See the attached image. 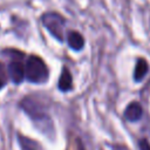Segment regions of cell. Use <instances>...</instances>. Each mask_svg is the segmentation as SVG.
I'll return each mask as SVG.
<instances>
[{
	"mask_svg": "<svg viewBox=\"0 0 150 150\" xmlns=\"http://www.w3.org/2000/svg\"><path fill=\"white\" fill-rule=\"evenodd\" d=\"M48 76L49 70L45 61L36 55L28 56L25 62V77L32 83H45Z\"/></svg>",
	"mask_w": 150,
	"mask_h": 150,
	"instance_id": "obj_2",
	"label": "cell"
},
{
	"mask_svg": "<svg viewBox=\"0 0 150 150\" xmlns=\"http://www.w3.org/2000/svg\"><path fill=\"white\" fill-rule=\"evenodd\" d=\"M19 143H20L22 150H38L39 149L38 144L34 141H32L30 138L22 136V135H19Z\"/></svg>",
	"mask_w": 150,
	"mask_h": 150,
	"instance_id": "obj_9",
	"label": "cell"
},
{
	"mask_svg": "<svg viewBox=\"0 0 150 150\" xmlns=\"http://www.w3.org/2000/svg\"><path fill=\"white\" fill-rule=\"evenodd\" d=\"M138 146H139V150H150V144L146 139H141L138 143Z\"/></svg>",
	"mask_w": 150,
	"mask_h": 150,
	"instance_id": "obj_11",
	"label": "cell"
},
{
	"mask_svg": "<svg viewBox=\"0 0 150 150\" xmlns=\"http://www.w3.org/2000/svg\"><path fill=\"white\" fill-rule=\"evenodd\" d=\"M149 70V66H148V62L144 60V59H138L137 62H136V67H135V70H134V79L135 81L139 82L144 79V76L146 75Z\"/></svg>",
	"mask_w": 150,
	"mask_h": 150,
	"instance_id": "obj_7",
	"label": "cell"
},
{
	"mask_svg": "<svg viewBox=\"0 0 150 150\" xmlns=\"http://www.w3.org/2000/svg\"><path fill=\"white\" fill-rule=\"evenodd\" d=\"M67 40H68V45L71 49L74 50H80L82 49L83 45H84V39L83 36L76 32V30H71L68 33V36H67Z\"/></svg>",
	"mask_w": 150,
	"mask_h": 150,
	"instance_id": "obj_6",
	"label": "cell"
},
{
	"mask_svg": "<svg viewBox=\"0 0 150 150\" xmlns=\"http://www.w3.org/2000/svg\"><path fill=\"white\" fill-rule=\"evenodd\" d=\"M112 150H129V149L127 146H124V145H115Z\"/></svg>",
	"mask_w": 150,
	"mask_h": 150,
	"instance_id": "obj_12",
	"label": "cell"
},
{
	"mask_svg": "<svg viewBox=\"0 0 150 150\" xmlns=\"http://www.w3.org/2000/svg\"><path fill=\"white\" fill-rule=\"evenodd\" d=\"M142 114H143V109H142L141 104L137 103V102H131L127 107L125 112H124V116H125V118L128 121L135 122V121H138L142 117Z\"/></svg>",
	"mask_w": 150,
	"mask_h": 150,
	"instance_id": "obj_5",
	"label": "cell"
},
{
	"mask_svg": "<svg viewBox=\"0 0 150 150\" xmlns=\"http://www.w3.org/2000/svg\"><path fill=\"white\" fill-rule=\"evenodd\" d=\"M6 84V73L2 63H0V89Z\"/></svg>",
	"mask_w": 150,
	"mask_h": 150,
	"instance_id": "obj_10",
	"label": "cell"
},
{
	"mask_svg": "<svg viewBox=\"0 0 150 150\" xmlns=\"http://www.w3.org/2000/svg\"><path fill=\"white\" fill-rule=\"evenodd\" d=\"M8 57H9V63H8V73L13 82L20 83L23 77H25V54L15 50V49H9L4 52Z\"/></svg>",
	"mask_w": 150,
	"mask_h": 150,
	"instance_id": "obj_3",
	"label": "cell"
},
{
	"mask_svg": "<svg viewBox=\"0 0 150 150\" xmlns=\"http://www.w3.org/2000/svg\"><path fill=\"white\" fill-rule=\"evenodd\" d=\"M21 108L28 114V116L42 131L52 129L50 118L41 101L36 100L33 96H27L21 101Z\"/></svg>",
	"mask_w": 150,
	"mask_h": 150,
	"instance_id": "obj_1",
	"label": "cell"
},
{
	"mask_svg": "<svg viewBox=\"0 0 150 150\" xmlns=\"http://www.w3.org/2000/svg\"><path fill=\"white\" fill-rule=\"evenodd\" d=\"M71 83H73V79H71V74L67 68L62 69L61 76L59 79V88L62 91H67L71 88Z\"/></svg>",
	"mask_w": 150,
	"mask_h": 150,
	"instance_id": "obj_8",
	"label": "cell"
},
{
	"mask_svg": "<svg viewBox=\"0 0 150 150\" xmlns=\"http://www.w3.org/2000/svg\"><path fill=\"white\" fill-rule=\"evenodd\" d=\"M41 21L55 39H57L59 41L63 40V29L66 25L63 16H61L57 13L49 12L41 16Z\"/></svg>",
	"mask_w": 150,
	"mask_h": 150,
	"instance_id": "obj_4",
	"label": "cell"
}]
</instances>
